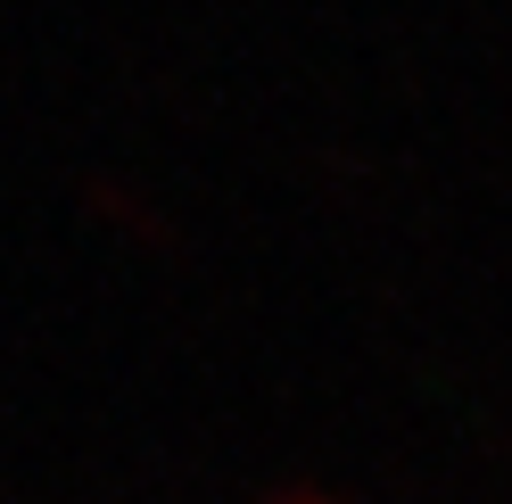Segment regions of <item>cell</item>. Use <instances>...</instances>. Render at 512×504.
<instances>
[{
	"label": "cell",
	"instance_id": "6da1fadb",
	"mask_svg": "<svg viewBox=\"0 0 512 504\" xmlns=\"http://www.w3.org/2000/svg\"><path fill=\"white\" fill-rule=\"evenodd\" d=\"M91 207H100L116 232L149 240V248H174V240H182V232H174V224H166V215H157V207H149L141 191H116V182H91Z\"/></svg>",
	"mask_w": 512,
	"mask_h": 504
},
{
	"label": "cell",
	"instance_id": "7a4b0ae2",
	"mask_svg": "<svg viewBox=\"0 0 512 504\" xmlns=\"http://www.w3.org/2000/svg\"><path fill=\"white\" fill-rule=\"evenodd\" d=\"M265 504H356V496H339L323 480H281V488H265Z\"/></svg>",
	"mask_w": 512,
	"mask_h": 504
}]
</instances>
